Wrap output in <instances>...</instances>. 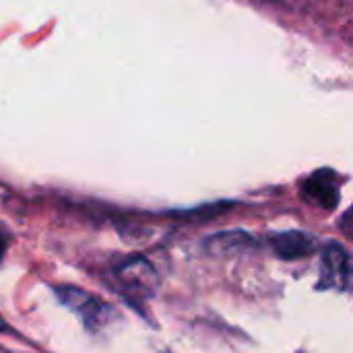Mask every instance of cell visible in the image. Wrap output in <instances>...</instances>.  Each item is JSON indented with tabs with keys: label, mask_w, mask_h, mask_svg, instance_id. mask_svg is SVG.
Here are the masks:
<instances>
[{
	"label": "cell",
	"mask_w": 353,
	"mask_h": 353,
	"mask_svg": "<svg viewBox=\"0 0 353 353\" xmlns=\"http://www.w3.org/2000/svg\"><path fill=\"white\" fill-rule=\"evenodd\" d=\"M58 298L60 302L70 308L89 329H97L101 325L108 323L110 319V308L108 304H103L101 300H97L95 296L87 294L85 290H77V288H60L58 290Z\"/></svg>",
	"instance_id": "1"
},
{
	"label": "cell",
	"mask_w": 353,
	"mask_h": 353,
	"mask_svg": "<svg viewBox=\"0 0 353 353\" xmlns=\"http://www.w3.org/2000/svg\"><path fill=\"white\" fill-rule=\"evenodd\" d=\"M116 277L124 290L139 294L143 298L153 294V290L157 285V277H155L153 267L143 259H132V261L120 265L116 269Z\"/></svg>",
	"instance_id": "2"
},
{
	"label": "cell",
	"mask_w": 353,
	"mask_h": 353,
	"mask_svg": "<svg viewBox=\"0 0 353 353\" xmlns=\"http://www.w3.org/2000/svg\"><path fill=\"white\" fill-rule=\"evenodd\" d=\"M308 246H310V240L306 236H300V234H288V236H281L277 240V250L283 256H290V259L306 252Z\"/></svg>",
	"instance_id": "3"
},
{
	"label": "cell",
	"mask_w": 353,
	"mask_h": 353,
	"mask_svg": "<svg viewBox=\"0 0 353 353\" xmlns=\"http://www.w3.org/2000/svg\"><path fill=\"white\" fill-rule=\"evenodd\" d=\"M6 246H8V238L0 232V263H2V256L6 252Z\"/></svg>",
	"instance_id": "4"
},
{
	"label": "cell",
	"mask_w": 353,
	"mask_h": 353,
	"mask_svg": "<svg viewBox=\"0 0 353 353\" xmlns=\"http://www.w3.org/2000/svg\"><path fill=\"white\" fill-rule=\"evenodd\" d=\"M0 323H2V321H0Z\"/></svg>",
	"instance_id": "5"
}]
</instances>
